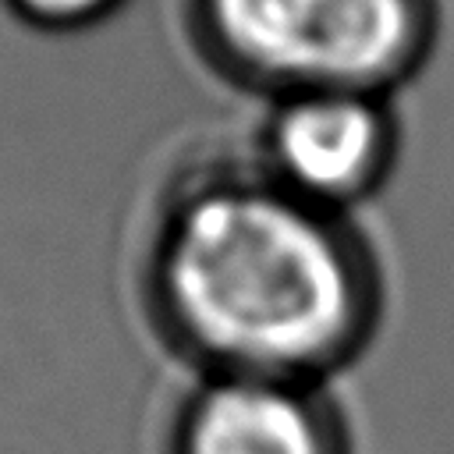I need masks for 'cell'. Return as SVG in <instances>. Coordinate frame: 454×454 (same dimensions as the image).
<instances>
[{
	"instance_id": "cell-1",
	"label": "cell",
	"mask_w": 454,
	"mask_h": 454,
	"mask_svg": "<svg viewBox=\"0 0 454 454\" xmlns=\"http://www.w3.org/2000/svg\"><path fill=\"white\" fill-rule=\"evenodd\" d=\"M138 298L195 376L330 383L372 344L387 284L351 213L287 192L252 156H209L156 192Z\"/></svg>"
},
{
	"instance_id": "cell-2",
	"label": "cell",
	"mask_w": 454,
	"mask_h": 454,
	"mask_svg": "<svg viewBox=\"0 0 454 454\" xmlns=\"http://www.w3.org/2000/svg\"><path fill=\"white\" fill-rule=\"evenodd\" d=\"M195 57L273 99L355 89L390 96L429 60L440 0H177Z\"/></svg>"
},
{
	"instance_id": "cell-3",
	"label": "cell",
	"mask_w": 454,
	"mask_h": 454,
	"mask_svg": "<svg viewBox=\"0 0 454 454\" xmlns=\"http://www.w3.org/2000/svg\"><path fill=\"white\" fill-rule=\"evenodd\" d=\"M397 138L390 96L319 89L270 103L252 160L287 192L351 213L390 177Z\"/></svg>"
},
{
	"instance_id": "cell-4",
	"label": "cell",
	"mask_w": 454,
	"mask_h": 454,
	"mask_svg": "<svg viewBox=\"0 0 454 454\" xmlns=\"http://www.w3.org/2000/svg\"><path fill=\"white\" fill-rule=\"evenodd\" d=\"M163 454H355L326 383L195 376L174 404Z\"/></svg>"
},
{
	"instance_id": "cell-5",
	"label": "cell",
	"mask_w": 454,
	"mask_h": 454,
	"mask_svg": "<svg viewBox=\"0 0 454 454\" xmlns=\"http://www.w3.org/2000/svg\"><path fill=\"white\" fill-rule=\"evenodd\" d=\"M128 0H4V7L35 32H82L110 14H117Z\"/></svg>"
}]
</instances>
